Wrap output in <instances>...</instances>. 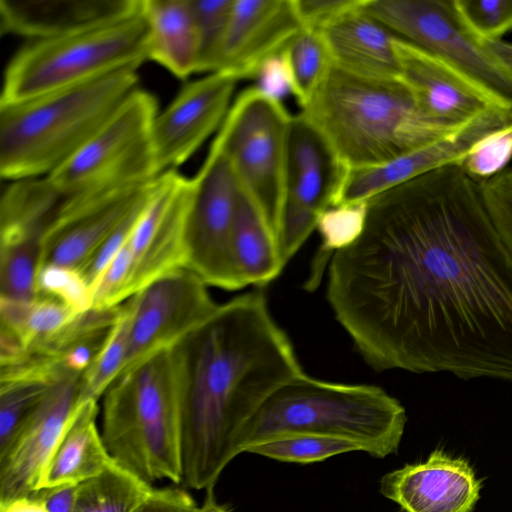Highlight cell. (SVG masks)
<instances>
[{
  "instance_id": "6da1fadb",
  "label": "cell",
  "mask_w": 512,
  "mask_h": 512,
  "mask_svg": "<svg viewBox=\"0 0 512 512\" xmlns=\"http://www.w3.org/2000/svg\"><path fill=\"white\" fill-rule=\"evenodd\" d=\"M327 298L378 371L512 382V253L462 165L367 200L331 257Z\"/></svg>"
},
{
  "instance_id": "7a4b0ae2",
  "label": "cell",
  "mask_w": 512,
  "mask_h": 512,
  "mask_svg": "<svg viewBox=\"0 0 512 512\" xmlns=\"http://www.w3.org/2000/svg\"><path fill=\"white\" fill-rule=\"evenodd\" d=\"M170 353L181 483L207 489L239 455L237 439L247 420L270 394L304 372L261 291L218 305Z\"/></svg>"
},
{
  "instance_id": "3957f363",
  "label": "cell",
  "mask_w": 512,
  "mask_h": 512,
  "mask_svg": "<svg viewBox=\"0 0 512 512\" xmlns=\"http://www.w3.org/2000/svg\"><path fill=\"white\" fill-rule=\"evenodd\" d=\"M301 108L347 169L384 164L458 128L425 116L401 78L360 76L333 64Z\"/></svg>"
},
{
  "instance_id": "277c9868",
  "label": "cell",
  "mask_w": 512,
  "mask_h": 512,
  "mask_svg": "<svg viewBox=\"0 0 512 512\" xmlns=\"http://www.w3.org/2000/svg\"><path fill=\"white\" fill-rule=\"evenodd\" d=\"M407 415L403 405L380 387L339 384L305 373L276 389L243 425L239 454L274 438L313 434L358 443L375 458L397 453Z\"/></svg>"
},
{
  "instance_id": "5b68a950",
  "label": "cell",
  "mask_w": 512,
  "mask_h": 512,
  "mask_svg": "<svg viewBox=\"0 0 512 512\" xmlns=\"http://www.w3.org/2000/svg\"><path fill=\"white\" fill-rule=\"evenodd\" d=\"M137 69L0 105V175L45 177L72 157L137 89Z\"/></svg>"
},
{
  "instance_id": "8992f818",
  "label": "cell",
  "mask_w": 512,
  "mask_h": 512,
  "mask_svg": "<svg viewBox=\"0 0 512 512\" xmlns=\"http://www.w3.org/2000/svg\"><path fill=\"white\" fill-rule=\"evenodd\" d=\"M102 439L119 464L151 484L181 483L180 422L170 350L120 373L104 393Z\"/></svg>"
},
{
  "instance_id": "52a82bcc",
  "label": "cell",
  "mask_w": 512,
  "mask_h": 512,
  "mask_svg": "<svg viewBox=\"0 0 512 512\" xmlns=\"http://www.w3.org/2000/svg\"><path fill=\"white\" fill-rule=\"evenodd\" d=\"M149 60V29L141 9L77 33L33 40L10 61L0 105L77 85Z\"/></svg>"
},
{
  "instance_id": "ba28073f",
  "label": "cell",
  "mask_w": 512,
  "mask_h": 512,
  "mask_svg": "<svg viewBox=\"0 0 512 512\" xmlns=\"http://www.w3.org/2000/svg\"><path fill=\"white\" fill-rule=\"evenodd\" d=\"M153 95L135 89L101 128L48 179L64 198L143 186L159 176Z\"/></svg>"
},
{
  "instance_id": "9c48e42d",
  "label": "cell",
  "mask_w": 512,
  "mask_h": 512,
  "mask_svg": "<svg viewBox=\"0 0 512 512\" xmlns=\"http://www.w3.org/2000/svg\"><path fill=\"white\" fill-rule=\"evenodd\" d=\"M292 119L279 98L252 86L238 95L215 137L239 185L263 212L276 237Z\"/></svg>"
},
{
  "instance_id": "30bf717a",
  "label": "cell",
  "mask_w": 512,
  "mask_h": 512,
  "mask_svg": "<svg viewBox=\"0 0 512 512\" xmlns=\"http://www.w3.org/2000/svg\"><path fill=\"white\" fill-rule=\"evenodd\" d=\"M396 36L439 57L500 107L512 110V74L460 21L453 0H365Z\"/></svg>"
},
{
  "instance_id": "8fae6325",
  "label": "cell",
  "mask_w": 512,
  "mask_h": 512,
  "mask_svg": "<svg viewBox=\"0 0 512 512\" xmlns=\"http://www.w3.org/2000/svg\"><path fill=\"white\" fill-rule=\"evenodd\" d=\"M241 187L214 139L191 179L186 216L187 267L207 285L228 290L245 287L233 254V227Z\"/></svg>"
},
{
  "instance_id": "7c38bea8",
  "label": "cell",
  "mask_w": 512,
  "mask_h": 512,
  "mask_svg": "<svg viewBox=\"0 0 512 512\" xmlns=\"http://www.w3.org/2000/svg\"><path fill=\"white\" fill-rule=\"evenodd\" d=\"M347 170L300 113L294 115L277 228L285 264L317 227L321 214L335 205Z\"/></svg>"
},
{
  "instance_id": "4fadbf2b",
  "label": "cell",
  "mask_w": 512,
  "mask_h": 512,
  "mask_svg": "<svg viewBox=\"0 0 512 512\" xmlns=\"http://www.w3.org/2000/svg\"><path fill=\"white\" fill-rule=\"evenodd\" d=\"M207 286L194 271L182 267L152 281L126 300L130 314L129 349L122 372L156 353L171 350L212 315L218 305Z\"/></svg>"
},
{
  "instance_id": "5bb4252c",
  "label": "cell",
  "mask_w": 512,
  "mask_h": 512,
  "mask_svg": "<svg viewBox=\"0 0 512 512\" xmlns=\"http://www.w3.org/2000/svg\"><path fill=\"white\" fill-rule=\"evenodd\" d=\"M190 191L191 179L174 170L153 181L125 243L130 256V297L161 276L187 267L185 229Z\"/></svg>"
},
{
  "instance_id": "9a60e30c",
  "label": "cell",
  "mask_w": 512,
  "mask_h": 512,
  "mask_svg": "<svg viewBox=\"0 0 512 512\" xmlns=\"http://www.w3.org/2000/svg\"><path fill=\"white\" fill-rule=\"evenodd\" d=\"M512 125V110L491 107L443 137L381 165L348 169L336 205L365 202L375 195L437 168L462 165L488 135Z\"/></svg>"
},
{
  "instance_id": "2e32d148",
  "label": "cell",
  "mask_w": 512,
  "mask_h": 512,
  "mask_svg": "<svg viewBox=\"0 0 512 512\" xmlns=\"http://www.w3.org/2000/svg\"><path fill=\"white\" fill-rule=\"evenodd\" d=\"M153 181L143 186L64 198L43 235L41 266L56 265L80 271L105 239L145 199Z\"/></svg>"
},
{
  "instance_id": "e0dca14e",
  "label": "cell",
  "mask_w": 512,
  "mask_h": 512,
  "mask_svg": "<svg viewBox=\"0 0 512 512\" xmlns=\"http://www.w3.org/2000/svg\"><path fill=\"white\" fill-rule=\"evenodd\" d=\"M237 81L227 74L209 73L185 85L157 114L152 145L159 175L184 163L221 127Z\"/></svg>"
},
{
  "instance_id": "ac0fdd59",
  "label": "cell",
  "mask_w": 512,
  "mask_h": 512,
  "mask_svg": "<svg viewBox=\"0 0 512 512\" xmlns=\"http://www.w3.org/2000/svg\"><path fill=\"white\" fill-rule=\"evenodd\" d=\"M81 377L53 386L0 453V505L38 490L43 472L79 407Z\"/></svg>"
},
{
  "instance_id": "d6986e66",
  "label": "cell",
  "mask_w": 512,
  "mask_h": 512,
  "mask_svg": "<svg viewBox=\"0 0 512 512\" xmlns=\"http://www.w3.org/2000/svg\"><path fill=\"white\" fill-rule=\"evenodd\" d=\"M302 29L294 0H234L215 73L255 78Z\"/></svg>"
},
{
  "instance_id": "ffe728a7",
  "label": "cell",
  "mask_w": 512,
  "mask_h": 512,
  "mask_svg": "<svg viewBox=\"0 0 512 512\" xmlns=\"http://www.w3.org/2000/svg\"><path fill=\"white\" fill-rule=\"evenodd\" d=\"M481 488L465 458L435 449L426 461L383 475L379 491L405 512H472Z\"/></svg>"
},
{
  "instance_id": "44dd1931",
  "label": "cell",
  "mask_w": 512,
  "mask_h": 512,
  "mask_svg": "<svg viewBox=\"0 0 512 512\" xmlns=\"http://www.w3.org/2000/svg\"><path fill=\"white\" fill-rule=\"evenodd\" d=\"M393 44L400 77L429 119L459 127L481 112L498 106L439 57L396 35Z\"/></svg>"
},
{
  "instance_id": "7402d4cb",
  "label": "cell",
  "mask_w": 512,
  "mask_h": 512,
  "mask_svg": "<svg viewBox=\"0 0 512 512\" xmlns=\"http://www.w3.org/2000/svg\"><path fill=\"white\" fill-rule=\"evenodd\" d=\"M142 0H0L1 31L33 40L77 33L141 9Z\"/></svg>"
},
{
  "instance_id": "603a6c76",
  "label": "cell",
  "mask_w": 512,
  "mask_h": 512,
  "mask_svg": "<svg viewBox=\"0 0 512 512\" xmlns=\"http://www.w3.org/2000/svg\"><path fill=\"white\" fill-rule=\"evenodd\" d=\"M364 1L321 31L332 64L360 76L401 78L395 34L364 10Z\"/></svg>"
},
{
  "instance_id": "cb8c5ba5",
  "label": "cell",
  "mask_w": 512,
  "mask_h": 512,
  "mask_svg": "<svg viewBox=\"0 0 512 512\" xmlns=\"http://www.w3.org/2000/svg\"><path fill=\"white\" fill-rule=\"evenodd\" d=\"M97 401L79 405L50 458L39 488L78 485L101 473L112 460L96 427Z\"/></svg>"
},
{
  "instance_id": "d4e9b609",
  "label": "cell",
  "mask_w": 512,
  "mask_h": 512,
  "mask_svg": "<svg viewBox=\"0 0 512 512\" xmlns=\"http://www.w3.org/2000/svg\"><path fill=\"white\" fill-rule=\"evenodd\" d=\"M149 60L178 78L198 72L199 37L190 0H142Z\"/></svg>"
},
{
  "instance_id": "484cf974",
  "label": "cell",
  "mask_w": 512,
  "mask_h": 512,
  "mask_svg": "<svg viewBox=\"0 0 512 512\" xmlns=\"http://www.w3.org/2000/svg\"><path fill=\"white\" fill-rule=\"evenodd\" d=\"M232 244L235 263L245 286L269 283L285 265L273 228L242 188L235 214Z\"/></svg>"
},
{
  "instance_id": "4316f807",
  "label": "cell",
  "mask_w": 512,
  "mask_h": 512,
  "mask_svg": "<svg viewBox=\"0 0 512 512\" xmlns=\"http://www.w3.org/2000/svg\"><path fill=\"white\" fill-rule=\"evenodd\" d=\"M64 197L47 176L12 181L0 202V239L43 237Z\"/></svg>"
},
{
  "instance_id": "83f0119b",
  "label": "cell",
  "mask_w": 512,
  "mask_h": 512,
  "mask_svg": "<svg viewBox=\"0 0 512 512\" xmlns=\"http://www.w3.org/2000/svg\"><path fill=\"white\" fill-rule=\"evenodd\" d=\"M79 314L50 296L39 295L30 302L0 298V329L15 336L24 352L54 338Z\"/></svg>"
},
{
  "instance_id": "f1b7e54d",
  "label": "cell",
  "mask_w": 512,
  "mask_h": 512,
  "mask_svg": "<svg viewBox=\"0 0 512 512\" xmlns=\"http://www.w3.org/2000/svg\"><path fill=\"white\" fill-rule=\"evenodd\" d=\"M153 489L112 458L101 473L77 485L73 512H136Z\"/></svg>"
},
{
  "instance_id": "f546056e",
  "label": "cell",
  "mask_w": 512,
  "mask_h": 512,
  "mask_svg": "<svg viewBox=\"0 0 512 512\" xmlns=\"http://www.w3.org/2000/svg\"><path fill=\"white\" fill-rule=\"evenodd\" d=\"M290 93L303 107L312 97L332 65L319 31L302 29L282 51Z\"/></svg>"
},
{
  "instance_id": "4dcf8cb0",
  "label": "cell",
  "mask_w": 512,
  "mask_h": 512,
  "mask_svg": "<svg viewBox=\"0 0 512 512\" xmlns=\"http://www.w3.org/2000/svg\"><path fill=\"white\" fill-rule=\"evenodd\" d=\"M43 237L0 240V298L30 302L38 297Z\"/></svg>"
},
{
  "instance_id": "1f68e13d",
  "label": "cell",
  "mask_w": 512,
  "mask_h": 512,
  "mask_svg": "<svg viewBox=\"0 0 512 512\" xmlns=\"http://www.w3.org/2000/svg\"><path fill=\"white\" fill-rule=\"evenodd\" d=\"M129 323V307L124 301L118 306L116 318L102 348L80 378L81 404L88 400L98 401L123 371L129 349Z\"/></svg>"
},
{
  "instance_id": "d6a6232c",
  "label": "cell",
  "mask_w": 512,
  "mask_h": 512,
  "mask_svg": "<svg viewBox=\"0 0 512 512\" xmlns=\"http://www.w3.org/2000/svg\"><path fill=\"white\" fill-rule=\"evenodd\" d=\"M352 451H362L356 442L313 434L287 435L249 446L245 452L282 462L309 464Z\"/></svg>"
},
{
  "instance_id": "836d02e7",
  "label": "cell",
  "mask_w": 512,
  "mask_h": 512,
  "mask_svg": "<svg viewBox=\"0 0 512 512\" xmlns=\"http://www.w3.org/2000/svg\"><path fill=\"white\" fill-rule=\"evenodd\" d=\"M199 37L198 72L215 73L234 0H190Z\"/></svg>"
},
{
  "instance_id": "e575fe53",
  "label": "cell",
  "mask_w": 512,
  "mask_h": 512,
  "mask_svg": "<svg viewBox=\"0 0 512 512\" xmlns=\"http://www.w3.org/2000/svg\"><path fill=\"white\" fill-rule=\"evenodd\" d=\"M464 27L479 41L501 40L512 30V0H453Z\"/></svg>"
},
{
  "instance_id": "d590c367",
  "label": "cell",
  "mask_w": 512,
  "mask_h": 512,
  "mask_svg": "<svg viewBox=\"0 0 512 512\" xmlns=\"http://www.w3.org/2000/svg\"><path fill=\"white\" fill-rule=\"evenodd\" d=\"M367 211V201L340 204L325 210L319 217L317 229L322 237L321 259L351 244L362 232Z\"/></svg>"
},
{
  "instance_id": "8d00e7d4",
  "label": "cell",
  "mask_w": 512,
  "mask_h": 512,
  "mask_svg": "<svg viewBox=\"0 0 512 512\" xmlns=\"http://www.w3.org/2000/svg\"><path fill=\"white\" fill-rule=\"evenodd\" d=\"M38 296L54 297L78 313L93 308V292L79 270L56 266H41L37 276Z\"/></svg>"
},
{
  "instance_id": "74e56055",
  "label": "cell",
  "mask_w": 512,
  "mask_h": 512,
  "mask_svg": "<svg viewBox=\"0 0 512 512\" xmlns=\"http://www.w3.org/2000/svg\"><path fill=\"white\" fill-rule=\"evenodd\" d=\"M512 159V125L479 141L465 158L462 167L476 181L487 180L507 168Z\"/></svg>"
},
{
  "instance_id": "f35d334b",
  "label": "cell",
  "mask_w": 512,
  "mask_h": 512,
  "mask_svg": "<svg viewBox=\"0 0 512 512\" xmlns=\"http://www.w3.org/2000/svg\"><path fill=\"white\" fill-rule=\"evenodd\" d=\"M490 216L512 253V168L480 182Z\"/></svg>"
},
{
  "instance_id": "ab89813d",
  "label": "cell",
  "mask_w": 512,
  "mask_h": 512,
  "mask_svg": "<svg viewBox=\"0 0 512 512\" xmlns=\"http://www.w3.org/2000/svg\"><path fill=\"white\" fill-rule=\"evenodd\" d=\"M363 0H294L303 29L321 32L348 12L361 6Z\"/></svg>"
},
{
  "instance_id": "60d3db41",
  "label": "cell",
  "mask_w": 512,
  "mask_h": 512,
  "mask_svg": "<svg viewBox=\"0 0 512 512\" xmlns=\"http://www.w3.org/2000/svg\"><path fill=\"white\" fill-rule=\"evenodd\" d=\"M191 495L181 488L153 489L136 512H197Z\"/></svg>"
},
{
  "instance_id": "b9f144b4",
  "label": "cell",
  "mask_w": 512,
  "mask_h": 512,
  "mask_svg": "<svg viewBox=\"0 0 512 512\" xmlns=\"http://www.w3.org/2000/svg\"><path fill=\"white\" fill-rule=\"evenodd\" d=\"M281 53L266 61L255 76L258 79L259 84L257 86L259 88L279 99L285 93L290 92Z\"/></svg>"
},
{
  "instance_id": "7bdbcfd3",
  "label": "cell",
  "mask_w": 512,
  "mask_h": 512,
  "mask_svg": "<svg viewBox=\"0 0 512 512\" xmlns=\"http://www.w3.org/2000/svg\"><path fill=\"white\" fill-rule=\"evenodd\" d=\"M77 485L38 489L30 495L40 499L49 512H73Z\"/></svg>"
},
{
  "instance_id": "ee69618b",
  "label": "cell",
  "mask_w": 512,
  "mask_h": 512,
  "mask_svg": "<svg viewBox=\"0 0 512 512\" xmlns=\"http://www.w3.org/2000/svg\"><path fill=\"white\" fill-rule=\"evenodd\" d=\"M0 512H49L44 503L33 495L11 500L0 505Z\"/></svg>"
},
{
  "instance_id": "f6af8a7d",
  "label": "cell",
  "mask_w": 512,
  "mask_h": 512,
  "mask_svg": "<svg viewBox=\"0 0 512 512\" xmlns=\"http://www.w3.org/2000/svg\"><path fill=\"white\" fill-rule=\"evenodd\" d=\"M481 42L512 74V43L503 40Z\"/></svg>"
},
{
  "instance_id": "bcb514c9",
  "label": "cell",
  "mask_w": 512,
  "mask_h": 512,
  "mask_svg": "<svg viewBox=\"0 0 512 512\" xmlns=\"http://www.w3.org/2000/svg\"><path fill=\"white\" fill-rule=\"evenodd\" d=\"M214 486L206 489V497L201 507H198L197 512H230L225 506L217 503L214 495Z\"/></svg>"
}]
</instances>
